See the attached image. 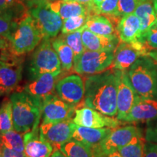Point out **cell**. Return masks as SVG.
Returning a JSON list of instances; mask_svg holds the SVG:
<instances>
[{
    "instance_id": "obj_1",
    "label": "cell",
    "mask_w": 157,
    "mask_h": 157,
    "mask_svg": "<svg viewBox=\"0 0 157 157\" xmlns=\"http://www.w3.org/2000/svg\"><path fill=\"white\" fill-rule=\"evenodd\" d=\"M81 106L95 109L109 117L117 115V76L116 70L106 71L87 77Z\"/></svg>"
},
{
    "instance_id": "obj_2",
    "label": "cell",
    "mask_w": 157,
    "mask_h": 157,
    "mask_svg": "<svg viewBox=\"0 0 157 157\" xmlns=\"http://www.w3.org/2000/svg\"><path fill=\"white\" fill-rule=\"evenodd\" d=\"M13 105V127L20 133L31 131L39 126L42 113V98L22 92L13 93L10 97Z\"/></svg>"
},
{
    "instance_id": "obj_3",
    "label": "cell",
    "mask_w": 157,
    "mask_h": 157,
    "mask_svg": "<svg viewBox=\"0 0 157 157\" xmlns=\"http://www.w3.org/2000/svg\"><path fill=\"white\" fill-rule=\"evenodd\" d=\"M137 95L157 101V61L148 56L140 57L127 71Z\"/></svg>"
},
{
    "instance_id": "obj_4",
    "label": "cell",
    "mask_w": 157,
    "mask_h": 157,
    "mask_svg": "<svg viewBox=\"0 0 157 157\" xmlns=\"http://www.w3.org/2000/svg\"><path fill=\"white\" fill-rule=\"evenodd\" d=\"M43 39L42 34L29 15L20 21L10 39V51L21 56L34 50Z\"/></svg>"
},
{
    "instance_id": "obj_5",
    "label": "cell",
    "mask_w": 157,
    "mask_h": 157,
    "mask_svg": "<svg viewBox=\"0 0 157 157\" xmlns=\"http://www.w3.org/2000/svg\"><path fill=\"white\" fill-rule=\"evenodd\" d=\"M50 39H43L35 48L29 68L31 80L46 73L62 72L60 59L52 47Z\"/></svg>"
},
{
    "instance_id": "obj_6",
    "label": "cell",
    "mask_w": 157,
    "mask_h": 157,
    "mask_svg": "<svg viewBox=\"0 0 157 157\" xmlns=\"http://www.w3.org/2000/svg\"><path fill=\"white\" fill-rule=\"evenodd\" d=\"M114 51L86 50L74 60V69L79 74H97L103 72L112 65Z\"/></svg>"
},
{
    "instance_id": "obj_7",
    "label": "cell",
    "mask_w": 157,
    "mask_h": 157,
    "mask_svg": "<svg viewBox=\"0 0 157 157\" xmlns=\"http://www.w3.org/2000/svg\"><path fill=\"white\" fill-rule=\"evenodd\" d=\"M140 132V129L133 125L113 129L100 144L91 148L94 157H107L110 154L117 151L128 144L135 135Z\"/></svg>"
},
{
    "instance_id": "obj_8",
    "label": "cell",
    "mask_w": 157,
    "mask_h": 157,
    "mask_svg": "<svg viewBox=\"0 0 157 157\" xmlns=\"http://www.w3.org/2000/svg\"><path fill=\"white\" fill-rule=\"evenodd\" d=\"M29 13L42 34L43 39L55 38L61 31L63 20L49 7L48 3L31 7L29 10Z\"/></svg>"
},
{
    "instance_id": "obj_9",
    "label": "cell",
    "mask_w": 157,
    "mask_h": 157,
    "mask_svg": "<svg viewBox=\"0 0 157 157\" xmlns=\"http://www.w3.org/2000/svg\"><path fill=\"white\" fill-rule=\"evenodd\" d=\"M13 54L0 60V95L9 94L16 89L23 72V60Z\"/></svg>"
},
{
    "instance_id": "obj_10",
    "label": "cell",
    "mask_w": 157,
    "mask_h": 157,
    "mask_svg": "<svg viewBox=\"0 0 157 157\" xmlns=\"http://www.w3.org/2000/svg\"><path fill=\"white\" fill-rule=\"evenodd\" d=\"M148 49L140 42L119 43L114 50L111 68L127 71L140 57L148 55Z\"/></svg>"
},
{
    "instance_id": "obj_11",
    "label": "cell",
    "mask_w": 157,
    "mask_h": 157,
    "mask_svg": "<svg viewBox=\"0 0 157 157\" xmlns=\"http://www.w3.org/2000/svg\"><path fill=\"white\" fill-rule=\"evenodd\" d=\"M42 100V122H58L70 119L75 114L74 105L66 103L55 94L45 96Z\"/></svg>"
},
{
    "instance_id": "obj_12",
    "label": "cell",
    "mask_w": 157,
    "mask_h": 157,
    "mask_svg": "<svg viewBox=\"0 0 157 157\" xmlns=\"http://www.w3.org/2000/svg\"><path fill=\"white\" fill-rule=\"evenodd\" d=\"M75 127L76 124L71 119L58 122H42L39 134L52 146L59 148L61 145L71 140Z\"/></svg>"
},
{
    "instance_id": "obj_13",
    "label": "cell",
    "mask_w": 157,
    "mask_h": 157,
    "mask_svg": "<svg viewBox=\"0 0 157 157\" xmlns=\"http://www.w3.org/2000/svg\"><path fill=\"white\" fill-rule=\"evenodd\" d=\"M117 76V119L123 121L132 109L137 95L127 71L116 70Z\"/></svg>"
},
{
    "instance_id": "obj_14",
    "label": "cell",
    "mask_w": 157,
    "mask_h": 157,
    "mask_svg": "<svg viewBox=\"0 0 157 157\" xmlns=\"http://www.w3.org/2000/svg\"><path fill=\"white\" fill-rule=\"evenodd\" d=\"M73 121L76 125L92 128L115 129L121 124L118 119L109 117L87 106L76 109Z\"/></svg>"
},
{
    "instance_id": "obj_15",
    "label": "cell",
    "mask_w": 157,
    "mask_h": 157,
    "mask_svg": "<svg viewBox=\"0 0 157 157\" xmlns=\"http://www.w3.org/2000/svg\"><path fill=\"white\" fill-rule=\"evenodd\" d=\"M56 91L60 99L75 105L84 99V82L80 76L71 74L58 80Z\"/></svg>"
},
{
    "instance_id": "obj_16",
    "label": "cell",
    "mask_w": 157,
    "mask_h": 157,
    "mask_svg": "<svg viewBox=\"0 0 157 157\" xmlns=\"http://www.w3.org/2000/svg\"><path fill=\"white\" fill-rule=\"evenodd\" d=\"M24 154L26 157H51L52 145L39 134V126L35 127L23 135Z\"/></svg>"
},
{
    "instance_id": "obj_17",
    "label": "cell",
    "mask_w": 157,
    "mask_h": 157,
    "mask_svg": "<svg viewBox=\"0 0 157 157\" xmlns=\"http://www.w3.org/2000/svg\"><path fill=\"white\" fill-rule=\"evenodd\" d=\"M157 117V101L137 95L128 114L124 119L126 122H148Z\"/></svg>"
},
{
    "instance_id": "obj_18",
    "label": "cell",
    "mask_w": 157,
    "mask_h": 157,
    "mask_svg": "<svg viewBox=\"0 0 157 157\" xmlns=\"http://www.w3.org/2000/svg\"><path fill=\"white\" fill-rule=\"evenodd\" d=\"M60 74L61 72L42 74L25 85L23 90L31 95L40 98L54 94L56 83L60 78Z\"/></svg>"
},
{
    "instance_id": "obj_19",
    "label": "cell",
    "mask_w": 157,
    "mask_h": 157,
    "mask_svg": "<svg viewBox=\"0 0 157 157\" xmlns=\"http://www.w3.org/2000/svg\"><path fill=\"white\" fill-rule=\"evenodd\" d=\"M117 33L121 42L133 43L140 42V21L134 13L124 15L117 23Z\"/></svg>"
},
{
    "instance_id": "obj_20",
    "label": "cell",
    "mask_w": 157,
    "mask_h": 157,
    "mask_svg": "<svg viewBox=\"0 0 157 157\" xmlns=\"http://www.w3.org/2000/svg\"><path fill=\"white\" fill-rule=\"evenodd\" d=\"M84 48L92 51H114L119 44L117 35L105 36L92 32L84 26L82 33Z\"/></svg>"
},
{
    "instance_id": "obj_21",
    "label": "cell",
    "mask_w": 157,
    "mask_h": 157,
    "mask_svg": "<svg viewBox=\"0 0 157 157\" xmlns=\"http://www.w3.org/2000/svg\"><path fill=\"white\" fill-rule=\"evenodd\" d=\"M112 129L108 127L92 128L76 124L72 139L79 141L92 148L100 144L111 132Z\"/></svg>"
},
{
    "instance_id": "obj_22",
    "label": "cell",
    "mask_w": 157,
    "mask_h": 157,
    "mask_svg": "<svg viewBox=\"0 0 157 157\" xmlns=\"http://www.w3.org/2000/svg\"><path fill=\"white\" fill-rule=\"evenodd\" d=\"M48 6L52 10L58 13L63 20L67 19L68 17L78 16V15H91L87 7L82 4L74 2L52 0L48 2Z\"/></svg>"
},
{
    "instance_id": "obj_23",
    "label": "cell",
    "mask_w": 157,
    "mask_h": 157,
    "mask_svg": "<svg viewBox=\"0 0 157 157\" xmlns=\"http://www.w3.org/2000/svg\"><path fill=\"white\" fill-rule=\"evenodd\" d=\"M134 13L140 19L141 23V42L143 35L157 22V15L153 0H143L135 9Z\"/></svg>"
},
{
    "instance_id": "obj_24",
    "label": "cell",
    "mask_w": 157,
    "mask_h": 157,
    "mask_svg": "<svg viewBox=\"0 0 157 157\" xmlns=\"http://www.w3.org/2000/svg\"><path fill=\"white\" fill-rule=\"evenodd\" d=\"M84 26L92 32L102 36H111L117 35L112 22L105 15H90Z\"/></svg>"
},
{
    "instance_id": "obj_25",
    "label": "cell",
    "mask_w": 157,
    "mask_h": 157,
    "mask_svg": "<svg viewBox=\"0 0 157 157\" xmlns=\"http://www.w3.org/2000/svg\"><path fill=\"white\" fill-rule=\"evenodd\" d=\"M51 42H52V47L60 59L63 69L66 71L71 70L74 66V54L72 49L65 41L64 37H58Z\"/></svg>"
},
{
    "instance_id": "obj_26",
    "label": "cell",
    "mask_w": 157,
    "mask_h": 157,
    "mask_svg": "<svg viewBox=\"0 0 157 157\" xmlns=\"http://www.w3.org/2000/svg\"><path fill=\"white\" fill-rule=\"evenodd\" d=\"M59 148L67 157H94L90 147L74 139L65 143Z\"/></svg>"
},
{
    "instance_id": "obj_27",
    "label": "cell",
    "mask_w": 157,
    "mask_h": 157,
    "mask_svg": "<svg viewBox=\"0 0 157 157\" xmlns=\"http://www.w3.org/2000/svg\"><path fill=\"white\" fill-rule=\"evenodd\" d=\"M146 140L142 132L133 137L126 146L118 150L122 157H143Z\"/></svg>"
},
{
    "instance_id": "obj_28",
    "label": "cell",
    "mask_w": 157,
    "mask_h": 157,
    "mask_svg": "<svg viewBox=\"0 0 157 157\" xmlns=\"http://www.w3.org/2000/svg\"><path fill=\"white\" fill-rule=\"evenodd\" d=\"M0 140L3 146L20 153H24L23 136L15 130H10L0 134Z\"/></svg>"
},
{
    "instance_id": "obj_29",
    "label": "cell",
    "mask_w": 157,
    "mask_h": 157,
    "mask_svg": "<svg viewBox=\"0 0 157 157\" xmlns=\"http://www.w3.org/2000/svg\"><path fill=\"white\" fill-rule=\"evenodd\" d=\"M13 129V105L10 99L5 100L0 108V134Z\"/></svg>"
},
{
    "instance_id": "obj_30",
    "label": "cell",
    "mask_w": 157,
    "mask_h": 157,
    "mask_svg": "<svg viewBox=\"0 0 157 157\" xmlns=\"http://www.w3.org/2000/svg\"><path fill=\"white\" fill-rule=\"evenodd\" d=\"M15 15L9 13H0V36L7 39L9 42L12 34L19 22L14 21Z\"/></svg>"
},
{
    "instance_id": "obj_31",
    "label": "cell",
    "mask_w": 157,
    "mask_h": 157,
    "mask_svg": "<svg viewBox=\"0 0 157 157\" xmlns=\"http://www.w3.org/2000/svg\"><path fill=\"white\" fill-rule=\"evenodd\" d=\"M84 27L78 29L77 31L70 33V34H65L63 36L65 41L69 45L70 48L73 50L74 54V60L78 58L85 51V48L82 42V33Z\"/></svg>"
},
{
    "instance_id": "obj_32",
    "label": "cell",
    "mask_w": 157,
    "mask_h": 157,
    "mask_svg": "<svg viewBox=\"0 0 157 157\" xmlns=\"http://www.w3.org/2000/svg\"><path fill=\"white\" fill-rule=\"evenodd\" d=\"M89 16V15H78L63 20L61 29L62 34L63 35L68 34L82 29L85 25Z\"/></svg>"
},
{
    "instance_id": "obj_33",
    "label": "cell",
    "mask_w": 157,
    "mask_h": 157,
    "mask_svg": "<svg viewBox=\"0 0 157 157\" xmlns=\"http://www.w3.org/2000/svg\"><path fill=\"white\" fill-rule=\"evenodd\" d=\"M25 7L23 0H0V11L11 13L13 15L21 14Z\"/></svg>"
},
{
    "instance_id": "obj_34",
    "label": "cell",
    "mask_w": 157,
    "mask_h": 157,
    "mask_svg": "<svg viewBox=\"0 0 157 157\" xmlns=\"http://www.w3.org/2000/svg\"><path fill=\"white\" fill-rule=\"evenodd\" d=\"M98 15L120 18L119 16V0H104L100 7Z\"/></svg>"
},
{
    "instance_id": "obj_35",
    "label": "cell",
    "mask_w": 157,
    "mask_h": 157,
    "mask_svg": "<svg viewBox=\"0 0 157 157\" xmlns=\"http://www.w3.org/2000/svg\"><path fill=\"white\" fill-rule=\"evenodd\" d=\"M141 42L146 45L148 49L157 50V22L145 33Z\"/></svg>"
},
{
    "instance_id": "obj_36",
    "label": "cell",
    "mask_w": 157,
    "mask_h": 157,
    "mask_svg": "<svg viewBox=\"0 0 157 157\" xmlns=\"http://www.w3.org/2000/svg\"><path fill=\"white\" fill-rule=\"evenodd\" d=\"M143 0H119V16L133 13Z\"/></svg>"
},
{
    "instance_id": "obj_37",
    "label": "cell",
    "mask_w": 157,
    "mask_h": 157,
    "mask_svg": "<svg viewBox=\"0 0 157 157\" xmlns=\"http://www.w3.org/2000/svg\"><path fill=\"white\" fill-rule=\"evenodd\" d=\"M145 138L147 142L157 143V117L147 122Z\"/></svg>"
},
{
    "instance_id": "obj_38",
    "label": "cell",
    "mask_w": 157,
    "mask_h": 157,
    "mask_svg": "<svg viewBox=\"0 0 157 157\" xmlns=\"http://www.w3.org/2000/svg\"><path fill=\"white\" fill-rule=\"evenodd\" d=\"M143 157H157V143L146 141Z\"/></svg>"
},
{
    "instance_id": "obj_39",
    "label": "cell",
    "mask_w": 157,
    "mask_h": 157,
    "mask_svg": "<svg viewBox=\"0 0 157 157\" xmlns=\"http://www.w3.org/2000/svg\"><path fill=\"white\" fill-rule=\"evenodd\" d=\"M2 157H26L24 153H20L12 150L10 148L2 146Z\"/></svg>"
},
{
    "instance_id": "obj_40",
    "label": "cell",
    "mask_w": 157,
    "mask_h": 157,
    "mask_svg": "<svg viewBox=\"0 0 157 157\" xmlns=\"http://www.w3.org/2000/svg\"><path fill=\"white\" fill-rule=\"evenodd\" d=\"M64 1L67 2H77L79 4H82L87 7V9L89 10L90 14L94 15V5H93V0H64Z\"/></svg>"
},
{
    "instance_id": "obj_41",
    "label": "cell",
    "mask_w": 157,
    "mask_h": 157,
    "mask_svg": "<svg viewBox=\"0 0 157 157\" xmlns=\"http://www.w3.org/2000/svg\"><path fill=\"white\" fill-rule=\"evenodd\" d=\"M50 1H52V0H23L27 8L29 9L35 7V6L44 5V4L50 2Z\"/></svg>"
},
{
    "instance_id": "obj_42",
    "label": "cell",
    "mask_w": 157,
    "mask_h": 157,
    "mask_svg": "<svg viewBox=\"0 0 157 157\" xmlns=\"http://www.w3.org/2000/svg\"><path fill=\"white\" fill-rule=\"evenodd\" d=\"M103 1L104 0H93L94 15H98V12H99L100 7H101Z\"/></svg>"
},
{
    "instance_id": "obj_43",
    "label": "cell",
    "mask_w": 157,
    "mask_h": 157,
    "mask_svg": "<svg viewBox=\"0 0 157 157\" xmlns=\"http://www.w3.org/2000/svg\"><path fill=\"white\" fill-rule=\"evenodd\" d=\"M51 157H67V156H66V155H65L60 150V148H56L54 149Z\"/></svg>"
},
{
    "instance_id": "obj_44",
    "label": "cell",
    "mask_w": 157,
    "mask_h": 157,
    "mask_svg": "<svg viewBox=\"0 0 157 157\" xmlns=\"http://www.w3.org/2000/svg\"><path fill=\"white\" fill-rule=\"evenodd\" d=\"M0 47H2L3 49H6L8 48V47H10L8 44H7V39H5V38L1 36H0Z\"/></svg>"
},
{
    "instance_id": "obj_45",
    "label": "cell",
    "mask_w": 157,
    "mask_h": 157,
    "mask_svg": "<svg viewBox=\"0 0 157 157\" xmlns=\"http://www.w3.org/2000/svg\"><path fill=\"white\" fill-rule=\"evenodd\" d=\"M147 56H150L151 58H154V60H156L157 61V50H153L149 51Z\"/></svg>"
},
{
    "instance_id": "obj_46",
    "label": "cell",
    "mask_w": 157,
    "mask_h": 157,
    "mask_svg": "<svg viewBox=\"0 0 157 157\" xmlns=\"http://www.w3.org/2000/svg\"><path fill=\"white\" fill-rule=\"evenodd\" d=\"M107 157H122V156H121V154H119V151H114L111 153V154H110Z\"/></svg>"
},
{
    "instance_id": "obj_47",
    "label": "cell",
    "mask_w": 157,
    "mask_h": 157,
    "mask_svg": "<svg viewBox=\"0 0 157 157\" xmlns=\"http://www.w3.org/2000/svg\"><path fill=\"white\" fill-rule=\"evenodd\" d=\"M2 146H3L1 140H0V157H2Z\"/></svg>"
},
{
    "instance_id": "obj_48",
    "label": "cell",
    "mask_w": 157,
    "mask_h": 157,
    "mask_svg": "<svg viewBox=\"0 0 157 157\" xmlns=\"http://www.w3.org/2000/svg\"><path fill=\"white\" fill-rule=\"evenodd\" d=\"M153 1H154V5L155 10H156V14H157V0H153Z\"/></svg>"
},
{
    "instance_id": "obj_49",
    "label": "cell",
    "mask_w": 157,
    "mask_h": 157,
    "mask_svg": "<svg viewBox=\"0 0 157 157\" xmlns=\"http://www.w3.org/2000/svg\"><path fill=\"white\" fill-rule=\"evenodd\" d=\"M0 50H5V49H3L2 47H0ZM0 59H1V57H0Z\"/></svg>"
},
{
    "instance_id": "obj_50",
    "label": "cell",
    "mask_w": 157,
    "mask_h": 157,
    "mask_svg": "<svg viewBox=\"0 0 157 157\" xmlns=\"http://www.w3.org/2000/svg\"><path fill=\"white\" fill-rule=\"evenodd\" d=\"M3 13V12H1V11H0V13Z\"/></svg>"
},
{
    "instance_id": "obj_51",
    "label": "cell",
    "mask_w": 157,
    "mask_h": 157,
    "mask_svg": "<svg viewBox=\"0 0 157 157\" xmlns=\"http://www.w3.org/2000/svg\"></svg>"
},
{
    "instance_id": "obj_52",
    "label": "cell",
    "mask_w": 157,
    "mask_h": 157,
    "mask_svg": "<svg viewBox=\"0 0 157 157\" xmlns=\"http://www.w3.org/2000/svg\"><path fill=\"white\" fill-rule=\"evenodd\" d=\"M156 15H157V14H156Z\"/></svg>"
}]
</instances>
